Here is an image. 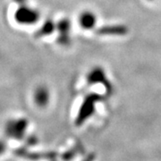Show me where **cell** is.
<instances>
[{
  "label": "cell",
  "mask_w": 161,
  "mask_h": 161,
  "mask_svg": "<svg viewBox=\"0 0 161 161\" xmlns=\"http://www.w3.org/2000/svg\"><path fill=\"white\" fill-rule=\"evenodd\" d=\"M14 19L20 24L32 25L40 20V13L37 9L24 4L19 6L14 14Z\"/></svg>",
  "instance_id": "1"
},
{
  "label": "cell",
  "mask_w": 161,
  "mask_h": 161,
  "mask_svg": "<svg viewBox=\"0 0 161 161\" xmlns=\"http://www.w3.org/2000/svg\"><path fill=\"white\" fill-rule=\"evenodd\" d=\"M71 24L68 19L61 20L57 25V29L59 31L58 41L62 44H67L69 42V31Z\"/></svg>",
  "instance_id": "2"
},
{
  "label": "cell",
  "mask_w": 161,
  "mask_h": 161,
  "mask_svg": "<svg viewBox=\"0 0 161 161\" xmlns=\"http://www.w3.org/2000/svg\"><path fill=\"white\" fill-rule=\"evenodd\" d=\"M88 80L90 83H103L107 87H109L108 80L106 78L104 71L99 67H95L91 71L88 76Z\"/></svg>",
  "instance_id": "3"
},
{
  "label": "cell",
  "mask_w": 161,
  "mask_h": 161,
  "mask_svg": "<svg viewBox=\"0 0 161 161\" xmlns=\"http://www.w3.org/2000/svg\"><path fill=\"white\" fill-rule=\"evenodd\" d=\"M79 22H80V26L83 29L91 30L95 26L96 22H97V18L92 12L85 11L80 15Z\"/></svg>",
  "instance_id": "4"
},
{
  "label": "cell",
  "mask_w": 161,
  "mask_h": 161,
  "mask_svg": "<svg viewBox=\"0 0 161 161\" xmlns=\"http://www.w3.org/2000/svg\"><path fill=\"white\" fill-rule=\"evenodd\" d=\"M99 33L100 34H108V35H124L126 33L127 29L125 26H108V27H103L99 29Z\"/></svg>",
  "instance_id": "5"
},
{
  "label": "cell",
  "mask_w": 161,
  "mask_h": 161,
  "mask_svg": "<svg viewBox=\"0 0 161 161\" xmlns=\"http://www.w3.org/2000/svg\"><path fill=\"white\" fill-rule=\"evenodd\" d=\"M55 29H56V24L54 23V22L52 20H47L44 23L43 26L37 31L36 37H43V36L51 34Z\"/></svg>",
  "instance_id": "6"
},
{
  "label": "cell",
  "mask_w": 161,
  "mask_h": 161,
  "mask_svg": "<svg viewBox=\"0 0 161 161\" xmlns=\"http://www.w3.org/2000/svg\"><path fill=\"white\" fill-rule=\"evenodd\" d=\"M15 3H17L19 6H22V5H24L26 3V0H14Z\"/></svg>",
  "instance_id": "7"
}]
</instances>
